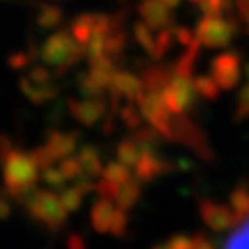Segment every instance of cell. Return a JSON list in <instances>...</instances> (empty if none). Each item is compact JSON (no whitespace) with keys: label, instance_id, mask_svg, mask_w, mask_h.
<instances>
[{"label":"cell","instance_id":"obj_1","mask_svg":"<svg viewBox=\"0 0 249 249\" xmlns=\"http://www.w3.org/2000/svg\"><path fill=\"white\" fill-rule=\"evenodd\" d=\"M166 139L196 151L203 160H214V150L207 141V135L199 125L188 118V115H174Z\"/></svg>","mask_w":249,"mask_h":249},{"label":"cell","instance_id":"obj_2","mask_svg":"<svg viewBox=\"0 0 249 249\" xmlns=\"http://www.w3.org/2000/svg\"><path fill=\"white\" fill-rule=\"evenodd\" d=\"M197 98L199 94L190 76H183L176 72L170 74L168 83L162 87V100L172 115H188L196 107Z\"/></svg>","mask_w":249,"mask_h":249},{"label":"cell","instance_id":"obj_3","mask_svg":"<svg viewBox=\"0 0 249 249\" xmlns=\"http://www.w3.org/2000/svg\"><path fill=\"white\" fill-rule=\"evenodd\" d=\"M199 216L203 223L213 229L214 232H222L227 229H234L238 225L236 214L232 213V209L225 203H216L213 199H201L199 201Z\"/></svg>","mask_w":249,"mask_h":249},{"label":"cell","instance_id":"obj_4","mask_svg":"<svg viewBox=\"0 0 249 249\" xmlns=\"http://www.w3.org/2000/svg\"><path fill=\"white\" fill-rule=\"evenodd\" d=\"M211 74L222 90H231L238 85L242 76L240 57L232 52L220 53L211 65Z\"/></svg>","mask_w":249,"mask_h":249},{"label":"cell","instance_id":"obj_5","mask_svg":"<svg viewBox=\"0 0 249 249\" xmlns=\"http://www.w3.org/2000/svg\"><path fill=\"white\" fill-rule=\"evenodd\" d=\"M234 30L231 28L229 22H225L222 18L209 17L199 22L197 26V37L203 45L211 46V48H220V46L229 45L232 39Z\"/></svg>","mask_w":249,"mask_h":249},{"label":"cell","instance_id":"obj_6","mask_svg":"<svg viewBox=\"0 0 249 249\" xmlns=\"http://www.w3.org/2000/svg\"><path fill=\"white\" fill-rule=\"evenodd\" d=\"M153 151L155 150H146L141 155L139 162H137V176L142 181H153V179L162 176V174L172 172V166H174V162L162 159Z\"/></svg>","mask_w":249,"mask_h":249},{"label":"cell","instance_id":"obj_7","mask_svg":"<svg viewBox=\"0 0 249 249\" xmlns=\"http://www.w3.org/2000/svg\"><path fill=\"white\" fill-rule=\"evenodd\" d=\"M229 207L232 213L236 214L238 223L249 216V187L248 185H238L231 190L229 194Z\"/></svg>","mask_w":249,"mask_h":249},{"label":"cell","instance_id":"obj_8","mask_svg":"<svg viewBox=\"0 0 249 249\" xmlns=\"http://www.w3.org/2000/svg\"><path fill=\"white\" fill-rule=\"evenodd\" d=\"M223 249H249V216L232 229Z\"/></svg>","mask_w":249,"mask_h":249},{"label":"cell","instance_id":"obj_9","mask_svg":"<svg viewBox=\"0 0 249 249\" xmlns=\"http://www.w3.org/2000/svg\"><path fill=\"white\" fill-rule=\"evenodd\" d=\"M194 87H196L197 94L205 100H218L220 98V85L216 83L213 76H196V80H194Z\"/></svg>","mask_w":249,"mask_h":249},{"label":"cell","instance_id":"obj_10","mask_svg":"<svg viewBox=\"0 0 249 249\" xmlns=\"http://www.w3.org/2000/svg\"><path fill=\"white\" fill-rule=\"evenodd\" d=\"M249 118V81L244 85L236 98V109H234V122H244Z\"/></svg>","mask_w":249,"mask_h":249},{"label":"cell","instance_id":"obj_11","mask_svg":"<svg viewBox=\"0 0 249 249\" xmlns=\"http://www.w3.org/2000/svg\"><path fill=\"white\" fill-rule=\"evenodd\" d=\"M139 196H141V187H139V183L127 181L124 190H122V194L118 197V203L122 205L124 209H127V207H131V205L139 199Z\"/></svg>","mask_w":249,"mask_h":249},{"label":"cell","instance_id":"obj_12","mask_svg":"<svg viewBox=\"0 0 249 249\" xmlns=\"http://www.w3.org/2000/svg\"><path fill=\"white\" fill-rule=\"evenodd\" d=\"M118 155H120V159L124 160L125 164H137L139 159H141V150H139V146L131 141H125V142L120 144V151H118Z\"/></svg>","mask_w":249,"mask_h":249},{"label":"cell","instance_id":"obj_13","mask_svg":"<svg viewBox=\"0 0 249 249\" xmlns=\"http://www.w3.org/2000/svg\"><path fill=\"white\" fill-rule=\"evenodd\" d=\"M168 249H192L194 246V238L188 234H174L168 242H166Z\"/></svg>","mask_w":249,"mask_h":249},{"label":"cell","instance_id":"obj_14","mask_svg":"<svg viewBox=\"0 0 249 249\" xmlns=\"http://www.w3.org/2000/svg\"><path fill=\"white\" fill-rule=\"evenodd\" d=\"M127 176H129V172L122 164H111L109 170H107V178L111 181H125Z\"/></svg>","mask_w":249,"mask_h":249},{"label":"cell","instance_id":"obj_15","mask_svg":"<svg viewBox=\"0 0 249 249\" xmlns=\"http://www.w3.org/2000/svg\"><path fill=\"white\" fill-rule=\"evenodd\" d=\"M192 238H194L192 249H214V246L205 238L203 234H196V236H192Z\"/></svg>","mask_w":249,"mask_h":249},{"label":"cell","instance_id":"obj_16","mask_svg":"<svg viewBox=\"0 0 249 249\" xmlns=\"http://www.w3.org/2000/svg\"><path fill=\"white\" fill-rule=\"evenodd\" d=\"M151 249H168V246L166 244H157V246H153Z\"/></svg>","mask_w":249,"mask_h":249}]
</instances>
